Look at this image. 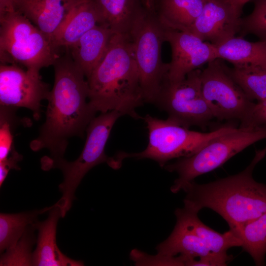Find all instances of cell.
<instances>
[{
  "label": "cell",
  "mask_w": 266,
  "mask_h": 266,
  "mask_svg": "<svg viewBox=\"0 0 266 266\" xmlns=\"http://www.w3.org/2000/svg\"><path fill=\"white\" fill-rule=\"evenodd\" d=\"M83 0H14V7L33 23L54 44L55 36L71 11Z\"/></svg>",
  "instance_id": "9a60e30c"
},
{
  "label": "cell",
  "mask_w": 266,
  "mask_h": 266,
  "mask_svg": "<svg viewBox=\"0 0 266 266\" xmlns=\"http://www.w3.org/2000/svg\"><path fill=\"white\" fill-rule=\"evenodd\" d=\"M217 59L226 60L236 66L266 67V42H251L241 36H234L216 46Z\"/></svg>",
  "instance_id": "d6986e66"
},
{
  "label": "cell",
  "mask_w": 266,
  "mask_h": 266,
  "mask_svg": "<svg viewBox=\"0 0 266 266\" xmlns=\"http://www.w3.org/2000/svg\"><path fill=\"white\" fill-rule=\"evenodd\" d=\"M123 115L119 111L112 110L101 113L95 117L87 128L86 140L79 157L73 162L60 159L47 166L46 169L58 167L63 173L64 180L59 185L62 196L56 203L61 209L62 217L70 209L75 199L74 193L77 187L91 168L99 164L106 163L115 169L114 159L105 154V147L114 124Z\"/></svg>",
  "instance_id": "ba28073f"
},
{
  "label": "cell",
  "mask_w": 266,
  "mask_h": 266,
  "mask_svg": "<svg viewBox=\"0 0 266 266\" xmlns=\"http://www.w3.org/2000/svg\"><path fill=\"white\" fill-rule=\"evenodd\" d=\"M88 101L97 111L117 110L142 119L136 112L145 103L129 34H114L103 58L87 79Z\"/></svg>",
  "instance_id": "7a4b0ae2"
},
{
  "label": "cell",
  "mask_w": 266,
  "mask_h": 266,
  "mask_svg": "<svg viewBox=\"0 0 266 266\" xmlns=\"http://www.w3.org/2000/svg\"><path fill=\"white\" fill-rule=\"evenodd\" d=\"M54 83L47 100L46 120L38 137L31 144L37 151L49 149L48 165L63 158L69 137H82L97 111L88 99L89 87L82 70L73 60L69 51L59 56L53 64Z\"/></svg>",
  "instance_id": "6da1fadb"
},
{
  "label": "cell",
  "mask_w": 266,
  "mask_h": 266,
  "mask_svg": "<svg viewBox=\"0 0 266 266\" xmlns=\"http://www.w3.org/2000/svg\"><path fill=\"white\" fill-rule=\"evenodd\" d=\"M102 23L101 13L96 0H83L71 11L55 36L54 44L58 49L68 48L86 32Z\"/></svg>",
  "instance_id": "ac0fdd59"
},
{
  "label": "cell",
  "mask_w": 266,
  "mask_h": 266,
  "mask_svg": "<svg viewBox=\"0 0 266 266\" xmlns=\"http://www.w3.org/2000/svg\"><path fill=\"white\" fill-rule=\"evenodd\" d=\"M62 217L60 207L55 203L49 210L48 218L33 224L38 231L37 246L33 253V264L38 266H82L80 261L72 260L63 254L56 240L57 223Z\"/></svg>",
  "instance_id": "2e32d148"
},
{
  "label": "cell",
  "mask_w": 266,
  "mask_h": 266,
  "mask_svg": "<svg viewBox=\"0 0 266 266\" xmlns=\"http://www.w3.org/2000/svg\"><path fill=\"white\" fill-rule=\"evenodd\" d=\"M237 10L241 12L243 6L250 0H228Z\"/></svg>",
  "instance_id": "4dcf8cb0"
},
{
  "label": "cell",
  "mask_w": 266,
  "mask_h": 266,
  "mask_svg": "<svg viewBox=\"0 0 266 266\" xmlns=\"http://www.w3.org/2000/svg\"><path fill=\"white\" fill-rule=\"evenodd\" d=\"M10 109V107L0 105V162L5 160L14 148Z\"/></svg>",
  "instance_id": "4316f807"
},
{
  "label": "cell",
  "mask_w": 266,
  "mask_h": 266,
  "mask_svg": "<svg viewBox=\"0 0 266 266\" xmlns=\"http://www.w3.org/2000/svg\"><path fill=\"white\" fill-rule=\"evenodd\" d=\"M241 14L228 0H205L200 14L188 32L218 46L239 33Z\"/></svg>",
  "instance_id": "5bb4252c"
},
{
  "label": "cell",
  "mask_w": 266,
  "mask_h": 266,
  "mask_svg": "<svg viewBox=\"0 0 266 266\" xmlns=\"http://www.w3.org/2000/svg\"><path fill=\"white\" fill-rule=\"evenodd\" d=\"M266 125V99L257 102L246 121L239 127Z\"/></svg>",
  "instance_id": "83f0119b"
},
{
  "label": "cell",
  "mask_w": 266,
  "mask_h": 266,
  "mask_svg": "<svg viewBox=\"0 0 266 266\" xmlns=\"http://www.w3.org/2000/svg\"><path fill=\"white\" fill-rule=\"evenodd\" d=\"M143 119L148 129L147 146L140 152L117 154L113 157L121 166L124 159L133 158L152 159L164 167L168 161L190 156L214 138L236 128L228 124L208 133H202L190 130L168 119L162 120L149 114Z\"/></svg>",
  "instance_id": "5b68a950"
},
{
  "label": "cell",
  "mask_w": 266,
  "mask_h": 266,
  "mask_svg": "<svg viewBox=\"0 0 266 266\" xmlns=\"http://www.w3.org/2000/svg\"><path fill=\"white\" fill-rule=\"evenodd\" d=\"M201 72L198 68L177 81L166 78L154 103L167 114V119L188 129L203 128L214 118L202 94Z\"/></svg>",
  "instance_id": "30bf717a"
},
{
  "label": "cell",
  "mask_w": 266,
  "mask_h": 266,
  "mask_svg": "<svg viewBox=\"0 0 266 266\" xmlns=\"http://www.w3.org/2000/svg\"><path fill=\"white\" fill-rule=\"evenodd\" d=\"M228 69L232 78L249 99L257 102L266 99V67L233 66Z\"/></svg>",
  "instance_id": "cb8c5ba5"
},
{
  "label": "cell",
  "mask_w": 266,
  "mask_h": 266,
  "mask_svg": "<svg viewBox=\"0 0 266 266\" xmlns=\"http://www.w3.org/2000/svg\"><path fill=\"white\" fill-rule=\"evenodd\" d=\"M102 23L115 34H129L142 11L135 9L133 0H96Z\"/></svg>",
  "instance_id": "44dd1931"
},
{
  "label": "cell",
  "mask_w": 266,
  "mask_h": 266,
  "mask_svg": "<svg viewBox=\"0 0 266 266\" xmlns=\"http://www.w3.org/2000/svg\"><path fill=\"white\" fill-rule=\"evenodd\" d=\"M175 211L176 223L168 238L157 246L155 260L163 265L173 266L180 257L185 266H223L232 259L227 250L241 246V240L232 230L216 232L199 218L198 209L187 202Z\"/></svg>",
  "instance_id": "277c9868"
},
{
  "label": "cell",
  "mask_w": 266,
  "mask_h": 266,
  "mask_svg": "<svg viewBox=\"0 0 266 266\" xmlns=\"http://www.w3.org/2000/svg\"><path fill=\"white\" fill-rule=\"evenodd\" d=\"M39 71L22 69L15 64L0 66V105L10 108L25 107L38 118L41 101L49 93V85L43 82Z\"/></svg>",
  "instance_id": "7c38bea8"
},
{
  "label": "cell",
  "mask_w": 266,
  "mask_h": 266,
  "mask_svg": "<svg viewBox=\"0 0 266 266\" xmlns=\"http://www.w3.org/2000/svg\"><path fill=\"white\" fill-rule=\"evenodd\" d=\"M221 60L212 61L201 70L202 94L214 118L236 119L241 125L248 119L255 103L246 96Z\"/></svg>",
  "instance_id": "8fae6325"
},
{
  "label": "cell",
  "mask_w": 266,
  "mask_h": 266,
  "mask_svg": "<svg viewBox=\"0 0 266 266\" xmlns=\"http://www.w3.org/2000/svg\"><path fill=\"white\" fill-rule=\"evenodd\" d=\"M254 3L252 12L241 18L239 33L241 37L253 34L266 42V0H254Z\"/></svg>",
  "instance_id": "484cf974"
},
{
  "label": "cell",
  "mask_w": 266,
  "mask_h": 266,
  "mask_svg": "<svg viewBox=\"0 0 266 266\" xmlns=\"http://www.w3.org/2000/svg\"><path fill=\"white\" fill-rule=\"evenodd\" d=\"M205 0H162L157 17L166 28L188 31L200 14Z\"/></svg>",
  "instance_id": "ffe728a7"
},
{
  "label": "cell",
  "mask_w": 266,
  "mask_h": 266,
  "mask_svg": "<svg viewBox=\"0 0 266 266\" xmlns=\"http://www.w3.org/2000/svg\"><path fill=\"white\" fill-rule=\"evenodd\" d=\"M33 225L27 229L17 243L6 250L0 258V266H33L32 249L35 243Z\"/></svg>",
  "instance_id": "d4e9b609"
},
{
  "label": "cell",
  "mask_w": 266,
  "mask_h": 266,
  "mask_svg": "<svg viewBox=\"0 0 266 266\" xmlns=\"http://www.w3.org/2000/svg\"><path fill=\"white\" fill-rule=\"evenodd\" d=\"M14 0H0V15L15 11Z\"/></svg>",
  "instance_id": "f546056e"
},
{
  "label": "cell",
  "mask_w": 266,
  "mask_h": 266,
  "mask_svg": "<svg viewBox=\"0 0 266 266\" xmlns=\"http://www.w3.org/2000/svg\"><path fill=\"white\" fill-rule=\"evenodd\" d=\"M52 206L39 210L17 214H0V252L14 246L27 229L36 222L37 216L48 211Z\"/></svg>",
  "instance_id": "603a6c76"
},
{
  "label": "cell",
  "mask_w": 266,
  "mask_h": 266,
  "mask_svg": "<svg viewBox=\"0 0 266 266\" xmlns=\"http://www.w3.org/2000/svg\"><path fill=\"white\" fill-rule=\"evenodd\" d=\"M165 40L171 49L167 79L177 81L190 72L217 59L216 47L187 31L166 28Z\"/></svg>",
  "instance_id": "4fadbf2b"
},
{
  "label": "cell",
  "mask_w": 266,
  "mask_h": 266,
  "mask_svg": "<svg viewBox=\"0 0 266 266\" xmlns=\"http://www.w3.org/2000/svg\"><path fill=\"white\" fill-rule=\"evenodd\" d=\"M2 64L19 63L39 71L60 56L52 41L25 16L15 10L0 15Z\"/></svg>",
  "instance_id": "52a82bcc"
},
{
  "label": "cell",
  "mask_w": 266,
  "mask_h": 266,
  "mask_svg": "<svg viewBox=\"0 0 266 266\" xmlns=\"http://www.w3.org/2000/svg\"><path fill=\"white\" fill-rule=\"evenodd\" d=\"M165 30L157 16L142 12L129 33L145 102L154 103L167 77L161 56Z\"/></svg>",
  "instance_id": "9c48e42d"
},
{
  "label": "cell",
  "mask_w": 266,
  "mask_h": 266,
  "mask_svg": "<svg viewBox=\"0 0 266 266\" xmlns=\"http://www.w3.org/2000/svg\"><path fill=\"white\" fill-rule=\"evenodd\" d=\"M22 159V156L14 149L12 150L8 157L0 162V186H1L9 171L11 169H19L17 163Z\"/></svg>",
  "instance_id": "f1b7e54d"
},
{
  "label": "cell",
  "mask_w": 266,
  "mask_h": 266,
  "mask_svg": "<svg viewBox=\"0 0 266 266\" xmlns=\"http://www.w3.org/2000/svg\"><path fill=\"white\" fill-rule=\"evenodd\" d=\"M114 34L106 25L99 24L66 48L87 79L103 58Z\"/></svg>",
  "instance_id": "e0dca14e"
},
{
  "label": "cell",
  "mask_w": 266,
  "mask_h": 266,
  "mask_svg": "<svg viewBox=\"0 0 266 266\" xmlns=\"http://www.w3.org/2000/svg\"><path fill=\"white\" fill-rule=\"evenodd\" d=\"M266 155V146L256 151L250 164L240 172L203 184L194 181L183 188L184 200L199 210L210 208L227 222L231 230L266 213V185L253 177L257 164Z\"/></svg>",
  "instance_id": "3957f363"
},
{
  "label": "cell",
  "mask_w": 266,
  "mask_h": 266,
  "mask_svg": "<svg viewBox=\"0 0 266 266\" xmlns=\"http://www.w3.org/2000/svg\"><path fill=\"white\" fill-rule=\"evenodd\" d=\"M266 139V125L236 128L211 140L193 155L166 165V170L178 174L170 188L177 193L200 175L219 167L253 144Z\"/></svg>",
  "instance_id": "8992f818"
},
{
  "label": "cell",
  "mask_w": 266,
  "mask_h": 266,
  "mask_svg": "<svg viewBox=\"0 0 266 266\" xmlns=\"http://www.w3.org/2000/svg\"><path fill=\"white\" fill-rule=\"evenodd\" d=\"M232 231L241 240L243 250L250 255L256 265H265L266 213L244 226Z\"/></svg>",
  "instance_id": "7402d4cb"
}]
</instances>
